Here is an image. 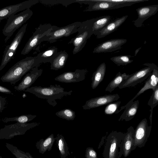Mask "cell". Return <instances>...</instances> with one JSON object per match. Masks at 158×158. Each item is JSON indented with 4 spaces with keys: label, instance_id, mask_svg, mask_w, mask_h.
Here are the masks:
<instances>
[{
    "label": "cell",
    "instance_id": "cell-1",
    "mask_svg": "<svg viewBox=\"0 0 158 158\" xmlns=\"http://www.w3.org/2000/svg\"><path fill=\"white\" fill-rule=\"evenodd\" d=\"M39 64L37 56L27 57L19 61L10 68L1 78L3 82L15 85L23 76L31 69L38 67Z\"/></svg>",
    "mask_w": 158,
    "mask_h": 158
},
{
    "label": "cell",
    "instance_id": "cell-2",
    "mask_svg": "<svg viewBox=\"0 0 158 158\" xmlns=\"http://www.w3.org/2000/svg\"><path fill=\"white\" fill-rule=\"evenodd\" d=\"M60 85H51L49 87L35 86L29 87L24 91L31 93L38 98L46 99L47 102L53 106L57 104L56 100L64 97L71 95L73 90L65 91Z\"/></svg>",
    "mask_w": 158,
    "mask_h": 158
},
{
    "label": "cell",
    "instance_id": "cell-3",
    "mask_svg": "<svg viewBox=\"0 0 158 158\" xmlns=\"http://www.w3.org/2000/svg\"><path fill=\"white\" fill-rule=\"evenodd\" d=\"M94 21V19H93L82 22L78 28L77 34L68 42V44H73L74 46L73 54L81 50L87 40L93 34L92 28Z\"/></svg>",
    "mask_w": 158,
    "mask_h": 158
},
{
    "label": "cell",
    "instance_id": "cell-4",
    "mask_svg": "<svg viewBox=\"0 0 158 158\" xmlns=\"http://www.w3.org/2000/svg\"><path fill=\"white\" fill-rule=\"evenodd\" d=\"M32 11L30 9L12 15L8 18L2 30L3 34L6 36L5 42L13 35L15 31L25 23L32 16Z\"/></svg>",
    "mask_w": 158,
    "mask_h": 158
},
{
    "label": "cell",
    "instance_id": "cell-5",
    "mask_svg": "<svg viewBox=\"0 0 158 158\" xmlns=\"http://www.w3.org/2000/svg\"><path fill=\"white\" fill-rule=\"evenodd\" d=\"M56 26L50 23L40 24L29 38L21 52V54H28L41 42L44 41L46 36Z\"/></svg>",
    "mask_w": 158,
    "mask_h": 158
},
{
    "label": "cell",
    "instance_id": "cell-6",
    "mask_svg": "<svg viewBox=\"0 0 158 158\" xmlns=\"http://www.w3.org/2000/svg\"><path fill=\"white\" fill-rule=\"evenodd\" d=\"M77 2L89 4L86 11L107 10L116 9L125 6H129L134 2L122 3V0H77Z\"/></svg>",
    "mask_w": 158,
    "mask_h": 158
},
{
    "label": "cell",
    "instance_id": "cell-7",
    "mask_svg": "<svg viewBox=\"0 0 158 158\" xmlns=\"http://www.w3.org/2000/svg\"><path fill=\"white\" fill-rule=\"evenodd\" d=\"M125 133L117 131L110 132L106 139L102 153L104 158H117L119 145Z\"/></svg>",
    "mask_w": 158,
    "mask_h": 158
},
{
    "label": "cell",
    "instance_id": "cell-8",
    "mask_svg": "<svg viewBox=\"0 0 158 158\" xmlns=\"http://www.w3.org/2000/svg\"><path fill=\"white\" fill-rule=\"evenodd\" d=\"M27 23L24 25L19 30L11 43L7 45L3 52L0 71L2 70L12 59L20 44L26 32Z\"/></svg>",
    "mask_w": 158,
    "mask_h": 158
},
{
    "label": "cell",
    "instance_id": "cell-9",
    "mask_svg": "<svg viewBox=\"0 0 158 158\" xmlns=\"http://www.w3.org/2000/svg\"><path fill=\"white\" fill-rule=\"evenodd\" d=\"M153 63H145L143 64L147 67L129 75V77L118 86L119 89L134 86L147 79L152 72Z\"/></svg>",
    "mask_w": 158,
    "mask_h": 158
},
{
    "label": "cell",
    "instance_id": "cell-10",
    "mask_svg": "<svg viewBox=\"0 0 158 158\" xmlns=\"http://www.w3.org/2000/svg\"><path fill=\"white\" fill-rule=\"evenodd\" d=\"M81 23L80 22H76L63 27L55 26L51 31L46 36L44 41L53 43L56 41L59 38L69 36L77 32Z\"/></svg>",
    "mask_w": 158,
    "mask_h": 158
},
{
    "label": "cell",
    "instance_id": "cell-11",
    "mask_svg": "<svg viewBox=\"0 0 158 158\" xmlns=\"http://www.w3.org/2000/svg\"><path fill=\"white\" fill-rule=\"evenodd\" d=\"M152 125L148 126L146 118L143 119L135 129L134 143L132 151L137 147H144L148 140L151 131Z\"/></svg>",
    "mask_w": 158,
    "mask_h": 158
},
{
    "label": "cell",
    "instance_id": "cell-12",
    "mask_svg": "<svg viewBox=\"0 0 158 158\" xmlns=\"http://www.w3.org/2000/svg\"><path fill=\"white\" fill-rule=\"evenodd\" d=\"M39 2V0H29L3 8L0 9V20L8 18L19 11L30 9Z\"/></svg>",
    "mask_w": 158,
    "mask_h": 158
},
{
    "label": "cell",
    "instance_id": "cell-13",
    "mask_svg": "<svg viewBox=\"0 0 158 158\" xmlns=\"http://www.w3.org/2000/svg\"><path fill=\"white\" fill-rule=\"evenodd\" d=\"M135 129L131 126L127 130V132L120 143L117 158H120L123 155L125 158L127 157L132 151L134 143Z\"/></svg>",
    "mask_w": 158,
    "mask_h": 158
},
{
    "label": "cell",
    "instance_id": "cell-14",
    "mask_svg": "<svg viewBox=\"0 0 158 158\" xmlns=\"http://www.w3.org/2000/svg\"><path fill=\"white\" fill-rule=\"evenodd\" d=\"M120 97L118 94H108L92 98L87 101L82 108L84 110H89L107 105L118 100Z\"/></svg>",
    "mask_w": 158,
    "mask_h": 158
},
{
    "label": "cell",
    "instance_id": "cell-15",
    "mask_svg": "<svg viewBox=\"0 0 158 158\" xmlns=\"http://www.w3.org/2000/svg\"><path fill=\"white\" fill-rule=\"evenodd\" d=\"M86 69H77L74 72H64L55 78V80L65 83L79 82L84 80L88 73Z\"/></svg>",
    "mask_w": 158,
    "mask_h": 158
},
{
    "label": "cell",
    "instance_id": "cell-16",
    "mask_svg": "<svg viewBox=\"0 0 158 158\" xmlns=\"http://www.w3.org/2000/svg\"><path fill=\"white\" fill-rule=\"evenodd\" d=\"M127 40L123 39H112L105 41L97 46L93 52L94 53L111 52L119 50L126 43Z\"/></svg>",
    "mask_w": 158,
    "mask_h": 158
},
{
    "label": "cell",
    "instance_id": "cell-17",
    "mask_svg": "<svg viewBox=\"0 0 158 158\" xmlns=\"http://www.w3.org/2000/svg\"><path fill=\"white\" fill-rule=\"evenodd\" d=\"M43 71L42 69H39L37 67L34 68L26 75L17 86L14 87V89L18 91H24L41 76Z\"/></svg>",
    "mask_w": 158,
    "mask_h": 158
},
{
    "label": "cell",
    "instance_id": "cell-18",
    "mask_svg": "<svg viewBox=\"0 0 158 158\" xmlns=\"http://www.w3.org/2000/svg\"><path fill=\"white\" fill-rule=\"evenodd\" d=\"M136 10L138 17L136 20L133 21L134 24L136 27H141L145 20L157 13L158 10V5L142 6L138 8Z\"/></svg>",
    "mask_w": 158,
    "mask_h": 158
},
{
    "label": "cell",
    "instance_id": "cell-19",
    "mask_svg": "<svg viewBox=\"0 0 158 158\" xmlns=\"http://www.w3.org/2000/svg\"><path fill=\"white\" fill-rule=\"evenodd\" d=\"M143 87L136 95L128 102L132 103L138 96L146 90L152 89L153 91L158 86V67L153 63V70L151 74L147 78Z\"/></svg>",
    "mask_w": 158,
    "mask_h": 158
},
{
    "label": "cell",
    "instance_id": "cell-20",
    "mask_svg": "<svg viewBox=\"0 0 158 158\" xmlns=\"http://www.w3.org/2000/svg\"><path fill=\"white\" fill-rule=\"evenodd\" d=\"M128 16L127 15H125L110 22L96 35V38L104 37L116 30L125 22Z\"/></svg>",
    "mask_w": 158,
    "mask_h": 158
},
{
    "label": "cell",
    "instance_id": "cell-21",
    "mask_svg": "<svg viewBox=\"0 0 158 158\" xmlns=\"http://www.w3.org/2000/svg\"><path fill=\"white\" fill-rule=\"evenodd\" d=\"M139 100L132 103L128 102L125 106V109L118 119V121L125 120L128 121L133 118L136 114L139 106Z\"/></svg>",
    "mask_w": 158,
    "mask_h": 158
},
{
    "label": "cell",
    "instance_id": "cell-22",
    "mask_svg": "<svg viewBox=\"0 0 158 158\" xmlns=\"http://www.w3.org/2000/svg\"><path fill=\"white\" fill-rule=\"evenodd\" d=\"M56 141L53 134H52L48 137L44 139H41L36 143L35 146L39 152L43 154L47 151H50Z\"/></svg>",
    "mask_w": 158,
    "mask_h": 158
},
{
    "label": "cell",
    "instance_id": "cell-23",
    "mask_svg": "<svg viewBox=\"0 0 158 158\" xmlns=\"http://www.w3.org/2000/svg\"><path fill=\"white\" fill-rule=\"evenodd\" d=\"M58 52L57 48L53 47L38 54L36 56L39 64L47 62L51 63Z\"/></svg>",
    "mask_w": 158,
    "mask_h": 158
},
{
    "label": "cell",
    "instance_id": "cell-24",
    "mask_svg": "<svg viewBox=\"0 0 158 158\" xmlns=\"http://www.w3.org/2000/svg\"><path fill=\"white\" fill-rule=\"evenodd\" d=\"M68 56V54L65 51L58 52L51 63L50 69L57 70L63 68Z\"/></svg>",
    "mask_w": 158,
    "mask_h": 158
},
{
    "label": "cell",
    "instance_id": "cell-25",
    "mask_svg": "<svg viewBox=\"0 0 158 158\" xmlns=\"http://www.w3.org/2000/svg\"><path fill=\"white\" fill-rule=\"evenodd\" d=\"M106 70L105 63L101 64L93 73L91 78V88L95 89L104 79Z\"/></svg>",
    "mask_w": 158,
    "mask_h": 158
},
{
    "label": "cell",
    "instance_id": "cell-26",
    "mask_svg": "<svg viewBox=\"0 0 158 158\" xmlns=\"http://www.w3.org/2000/svg\"><path fill=\"white\" fill-rule=\"evenodd\" d=\"M109 15H105L95 18L93 26V34L96 36L108 24L111 19Z\"/></svg>",
    "mask_w": 158,
    "mask_h": 158
},
{
    "label": "cell",
    "instance_id": "cell-27",
    "mask_svg": "<svg viewBox=\"0 0 158 158\" xmlns=\"http://www.w3.org/2000/svg\"><path fill=\"white\" fill-rule=\"evenodd\" d=\"M55 138L56 146L59 151L61 158H67L70 154L64 136L61 134H58Z\"/></svg>",
    "mask_w": 158,
    "mask_h": 158
},
{
    "label": "cell",
    "instance_id": "cell-28",
    "mask_svg": "<svg viewBox=\"0 0 158 158\" xmlns=\"http://www.w3.org/2000/svg\"><path fill=\"white\" fill-rule=\"evenodd\" d=\"M129 76V74H127L125 73H122L120 72H118L108 84L105 89V91L111 93L118 87L122 82L127 79Z\"/></svg>",
    "mask_w": 158,
    "mask_h": 158
},
{
    "label": "cell",
    "instance_id": "cell-29",
    "mask_svg": "<svg viewBox=\"0 0 158 158\" xmlns=\"http://www.w3.org/2000/svg\"><path fill=\"white\" fill-rule=\"evenodd\" d=\"M36 115L25 114L13 117H5L3 118L2 121L4 123L9 122H16L20 123H26L36 118Z\"/></svg>",
    "mask_w": 158,
    "mask_h": 158
},
{
    "label": "cell",
    "instance_id": "cell-30",
    "mask_svg": "<svg viewBox=\"0 0 158 158\" xmlns=\"http://www.w3.org/2000/svg\"><path fill=\"white\" fill-rule=\"evenodd\" d=\"M121 102L120 101L112 102L107 105L106 106L104 110L106 115H110L113 114H117L125 108L124 106L121 107L118 110V108Z\"/></svg>",
    "mask_w": 158,
    "mask_h": 158
},
{
    "label": "cell",
    "instance_id": "cell-31",
    "mask_svg": "<svg viewBox=\"0 0 158 158\" xmlns=\"http://www.w3.org/2000/svg\"><path fill=\"white\" fill-rule=\"evenodd\" d=\"M130 55H122L113 57L110 59L118 66L125 65L132 63L133 60L131 59Z\"/></svg>",
    "mask_w": 158,
    "mask_h": 158
},
{
    "label": "cell",
    "instance_id": "cell-32",
    "mask_svg": "<svg viewBox=\"0 0 158 158\" xmlns=\"http://www.w3.org/2000/svg\"><path fill=\"white\" fill-rule=\"evenodd\" d=\"M58 117L67 120H73L76 117L75 112L69 108L65 109L56 113Z\"/></svg>",
    "mask_w": 158,
    "mask_h": 158
},
{
    "label": "cell",
    "instance_id": "cell-33",
    "mask_svg": "<svg viewBox=\"0 0 158 158\" xmlns=\"http://www.w3.org/2000/svg\"><path fill=\"white\" fill-rule=\"evenodd\" d=\"M40 2L46 5H54L56 4H61L67 7L69 5L75 2L77 0H40Z\"/></svg>",
    "mask_w": 158,
    "mask_h": 158
},
{
    "label": "cell",
    "instance_id": "cell-34",
    "mask_svg": "<svg viewBox=\"0 0 158 158\" xmlns=\"http://www.w3.org/2000/svg\"><path fill=\"white\" fill-rule=\"evenodd\" d=\"M148 104L150 106V109L153 110L158 104V86L153 91L152 94L148 102Z\"/></svg>",
    "mask_w": 158,
    "mask_h": 158
},
{
    "label": "cell",
    "instance_id": "cell-35",
    "mask_svg": "<svg viewBox=\"0 0 158 158\" xmlns=\"http://www.w3.org/2000/svg\"><path fill=\"white\" fill-rule=\"evenodd\" d=\"M85 156L86 158H98L97 152L92 147H88L86 148Z\"/></svg>",
    "mask_w": 158,
    "mask_h": 158
},
{
    "label": "cell",
    "instance_id": "cell-36",
    "mask_svg": "<svg viewBox=\"0 0 158 158\" xmlns=\"http://www.w3.org/2000/svg\"><path fill=\"white\" fill-rule=\"evenodd\" d=\"M6 100L5 97L0 96V113H2L6 105Z\"/></svg>",
    "mask_w": 158,
    "mask_h": 158
},
{
    "label": "cell",
    "instance_id": "cell-37",
    "mask_svg": "<svg viewBox=\"0 0 158 158\" xmlns=\"http://www.w3.org/2000/svg\"><path fill=\"white\" fill-rule=\"evenodd\" d=\"M0 92L2 93L6 94L13 95V94L12 93V91L6 88V87H3L0 85Z\"/></svg>",
    "mask_w": 158,
    "mask_h": 158
},
{
    "label": "cell",
    "instance_id": "cell-38",
    "mask_svg": "<svg viewBox=\"0 0 158 158\" xmlns=\"http://www.w3.org/2000/svg\"><path fill=\"white\" fill-rule=\"evenodd\" d=\"M150 114L149 116V120L150 121L151 125H152L153 110L150 109Z\"/></svg>",
    "mask_w": 158,
    "mask_h": 158
},
{
    "label": "cell",
    "instance_id": "cell-39",
    "mask_svg": "<svg viewBox=\"0 0 158 158\" xmlns=\"http://www.w3.org/2000/svg\"><path fill=\"white\" fill-rule=\"evenodd\" d=\"M141 48V47H140L136 50L135 51V56L136 55L138 52L139 51V50Z\"/></svg>",
    "mask_w": 158,
    "mask_h": 158
},
{
    "label": "cell",
    "instance_id": "cell-40",
    "mask_svg": "<svg viewBox=\"0 0 158 158\" xmlns=\"http://www.w3.org/2000/svg\"><path fill=\"white\" fill-rule=\"evenodd\" d=\"M0 158H2L1 156H0Z\"/></svg>",
    "mask_w": 158,
    "mask_h": 158
},
{
    "label": "cell",
    "instance_id": "cell-41",
    "mask_svg": "<svg viewBox=\"0 0 158 158\" xmlns=\"http://www.w3.org/2000/svg\"><path fill=\"white\" fill-rule=\"evenodd\" d=\"M1 21V20H0V23Z\"/></svg>",
    "mask_w": 158,
    "mask_h": 158
}]
</instances>
